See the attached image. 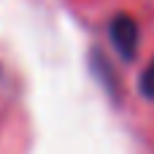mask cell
<instances>
[{
    "mask_svg": "<svg viewBox=\"0 0 154 154\" xmlns=\"http://www.w3.org/2000/svg\"><path fill=\"white\" fill-rule=\"evenodd\" d=\"M108 35H111V43L114 49L125 57V60H133L138 54V24L133 16L127 14H116L108 24Z\"/></svg>",
    "mask_w": 154,
    "mask_h": 154,
    "instance_id": "obj_1",
    "label": "cell"
},
{
    "mask_svg": "<svg viewBox=\"0 0 154 154\" xmlns=\"http://www.w3.org/2000/svg\"><path fill=\"white\" fill-rule=\"evenodd\" d=\"M141 95L149 97V100H154V60L146 65V70L141 76Z\"/></svg>",
    "mask_w": 154,
    "mask_h": 154,
    "instance_id": "obj_2",
    "label": "cell"
}]
</instances>
